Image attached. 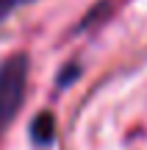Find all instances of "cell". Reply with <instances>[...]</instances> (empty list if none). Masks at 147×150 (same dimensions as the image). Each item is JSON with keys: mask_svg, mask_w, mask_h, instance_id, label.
Wrapping results in <instances>:
<instances>
[{"mask_svg": "<svg viewBox=\"0 0 147 150\" xmlns=\"http://www.w3.org/2000/svg\"><path fill=\"white\" fill-rule=\"evenodd\" d=\"M22 3H31V0H0V20H3V17H8L14 8H20Z\"/></svg>", "mask_w": 147, "mask_h": 150, "instance_id": "obj_3", "label": "cell"}, {"mask_svg": "<svg viewBox=\"0 0 147 150\" xmlns=\"http://www.w3.org/2000/svg\"><path fill=\"white\" fill-rule=\"evenodd\" d=\"M28 83V56L17 53L0 64V136L17 117Z\"/></svg>", "mask_w": 147, "mask_h": 150, "instance_id": "obj_1", "label": "cell"}, {"mask_svg": "<svg viewBox=\"0 0 147 150\" xmlns=\"http://www.w3.org/2000/svg\"><path fill=\"white\" fill-rule=\"evenodd\" d=\"M31 136H33V142H39V145H47V142H53V136H56L53 114H47V111L39 114V117L33 120V125H31Z\"/></svg>", "mask_w": 147, "mask_h": 150, "instance_id": "obj_2", "label": "cell"}]
</instances>
